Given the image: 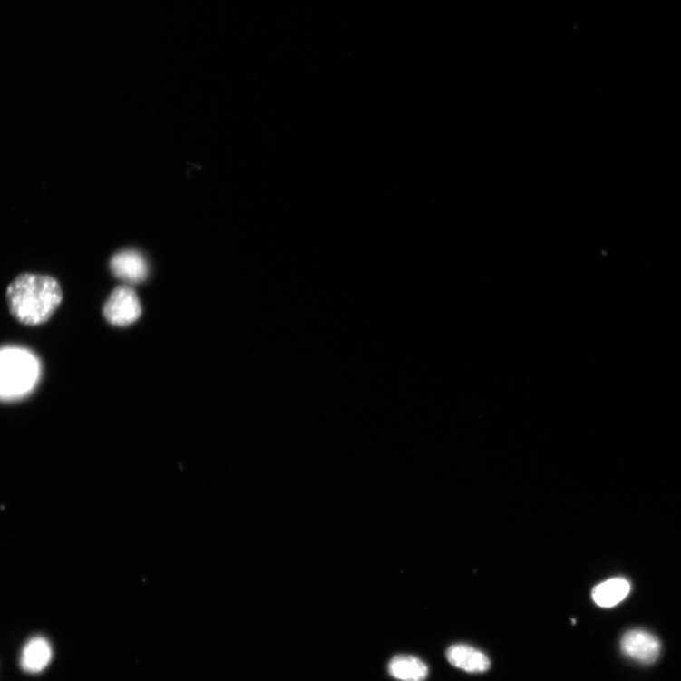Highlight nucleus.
Masks as SVG:
<instances>
[{"instance_id":"f257e3e1","label":"nucleus","mask_w":681,"mask_h":681,"mask_svg":"<svg viewBox=\"0 0 681 681\" xmlns=\"http://www.w3.org/2000/svg\"><path fill=\"white\" fill-rule=\"evenodd\" d=\"M11 316L20 324L36 326L46 324L63 301L60 283L47 275H18L6 290Z\"/></svg>"},{"instance_id":"20e7f679","label":"nucleus","mask_w":681,"mask_h":681,"mask_svg":"<svg viewBox=\"0 0 681 681\" xmlns=\"http://www.w3.org/2000/svg\"><path fill=\"white\" fill-rule=\"evenodd\" d=\"M623 653L633 660L650 665L661 653V643L651 633L634 629L627 632L621 641Z\"/></svg>"},{"instance_id":"1a4fd4ad","label":"nucleus","mask_w":681,"mask_h":681,"mask_svg":"<svg viewBox=\"0 0 681 681\" xmlns=\"http://www.w3.org/2000/svg\"><path fill=\"white\" fill-rule=\"evenodd\" d=\"M388 671L394 678L401 681H424L429 674L424 662L409 655L394 657L388 665Z\"/></svg>"},{"instance_id":"0eeeda50","label":"nucleus","mask_w":681,"mask_h":681,"mask_svg":"<svg viewBox=\"0 0 681 681\" xmlns=\"http://www.w3.org/2000/svg\"><path fill=\"white\" fill-rule=\"evenodd\" d=\"M449 663L469 673L486 672L491 667L489 657L478 649L467 645H454L447 650Z\"/></svg>"},{"instance_id":"423d86ee","label":"nucleus","mask_w":681,"mask_h":681,"mask_svg":"<svg viewBox=\"0 0 681 681\" xmlns=\"http://www.w3.org/2000/svg\"><path fill=\"white\" fill-rule=\"evenodd\" d=\"M52 658L53 648L48 640L34 637L22 650L20 666L26 673L38 674L48 667Z\"/></svg>"},{"instance_id":"f03ea898","label":"nucleus","mask_w":681,"mask_h":681,"mask_svg":"<svg viewBox=\"0 0 681 681\" xmlns=\"http://www.w3.org/2000/svg\"><path fill=\"white\" fill-rule=\"evenodd\" d=\"M38 366L34 358L17 349L0 354V395L15 397L32 387L37 378Z\"/></svg>"},{"instance_id":"6e6552de","label":"nucleus","mask_w":681,"mask_h":681,"mask_svg":"<svg viewBox=\"0 0 681 681\" xmlns=\"http://www.w3.org/2000/svg\"><path fill=\"white\" fill-rule=\"evenodd\" d=\"M631 586L623 578L606 580L592 589V599L602 608H612L624 601L629 595Z\"/></svg>"},{"instance_id":"7ed1b4c3","label":"nucleus","mask_w":681,"mask_h":681,"mask_svg":"<svg viewBox=\"0 0 681 681\" xmlns=\"http://www.w3.org/2000/svg\"><path fill=\"white\" fill-rule=\"evenodd\" d=\"M141 313L138 295L129 287H121L114 290L104 306V316L108 322L119 326L135 323Z\"/></svg>"},{"instance_id":"39448f33","label":"nucleus","mask_w":681,"mask_h":681,"mask_svg":"<svg viewBox=\"0 0 681 681\" xmlns=\"http://www.w3.org/2000/svg\"><path fill=\"white\" fill-rule=\"evenodd\" d=\"M110 268L118 278L133 284L143 282L149 274L146 258L141 252L133 249L115 254L110 261Z\"/></svg>"}]
</instances>
